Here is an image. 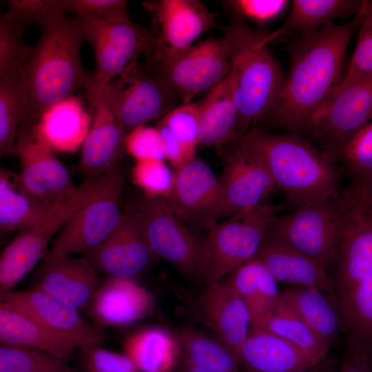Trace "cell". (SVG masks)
Returning <instances> with one entry per match:
<instances>
[{
	"label": "cell",
	"instance_id": "1",
	"mask_svg": "<svg viewBox=\"0 0 372 372\" xmlns=\"http://www.w3.org/2000/svg\"><path fill=\"white\" fill-rule=\"evenodd\" d=\"M358 21L357 14L346 24L329 21L293 43L289 73L269 112L278 124L293 132L307 130L342 79L346 52Z\"/></svg>",
	"mask_w": 372,
	"mask_h": 372
},
{
	"label": "cell",
	"instance_id": "2",
	"mask_svg": "<svg viewBox=\"0 0 372 372\" xmlns=\"http://www.w3.org/2000/svg\"><path fill=\"white\" fill-rule=\"evenodd\" d=\"M39 26V39L23 70L26 104L19 128L31 129L46 110L86 85L80 56L84 41L81 17L56 10Z\"/></svg>",
	"mask_w": 372,
	"mask_h": 372
},
{
	"label": "cell",
	"instance_id": "3",
	"mask_svg": "<svg viewBox=\"0 0 372 372\" xmlns=\"http://www.w3.org/2000/svg\"><path fill=\"white\" fill-rule=\"evenodd\" d=\"M236 142L262 161L277 189L295 209L342 196L337 162L328 152L306 140L296 135L254 129Z\"/></svg>",
	"mask_w": 372,
	"mask_h": 372
},
{
	"label": "cell",
	"instance_id": "4",
	"mask_svg": "<svg viewBox=\"0 0 372 372\" xmlns=\"http://www.w3.org/2000/svg\"><path fill=\"white\" fill-rule=\"evenodd\" d=\"M223 38L230 59L229 74L238 109V141L251 123L273 110L286 76L268 48L273 41L270 32L252 29L234 19Z\"/></svg>",
	"mask_w": 372,
	"mask_h": 372
},
{
	"label": "cell",
	"instance_id": "5",
	"mask_svg": "<svg viewBox=\"0 0 372 372\" xmlns=\"http://www.w3.org/2000/svg\"><path fill=\"white\" fill-rule=\"evenodd\" d=\"M278 208L267 203L216 223L200 240L196 278L218 281L254 258Z\"/></svg>",
	"mask_w": 372,
	"mask_h": 372
},
{
	"label": "cell",
	"instance_id": "6",
	"mask_svg": "<svg viewBox=\"0 0 372 372\" xmlns=\"http://www.w3.org/2000/svg\"><path fill=\"white\" fill-rule=\"evenodd\" d=\"M110 175L85 180L74 194L59 204L34 227L20 232L1 252V291H10L47 253L52 236L81 207L95 198L110 183Z\"/></svg>",
	"mask_w": 372,
	"mask_h": 372
},
{
	"label": "cell",
	"instance_id": "7",
	"mask_svg": "<svg viewBox=\"0 0 372 372\" xmlns=\"http://www.w3.org/2000/svg\"><path fill=\"white\" fill-rule=\"evenodd\" d=\"M342 202V225L328 266L338 300L372 273V196L347 187Z\"/></svg>",
	"mask_w": 372,
	"mask_h": 372
},
{
	"label": "cell",
	"instance_id": "8",
	"mask_svg": "<svg viewBox=\"0 0 372 372\" xmlns=\"http://www.w3.org/2000/svg\"><path fill=\"white\" fill-rule=\"evenodd\" d=\"M87 82L112 108L126 135L165 115L175 107L178 99L157 76L143 69L138 61L107 84L96 83L88 74Z\"/></svg>",
	"mask_w": 372,
	"mask_h": 372
},
{
	"label": "cell",
	"instance_id": "9",
	"mask_svg": "<svg viewBox=\"0 0 372 372\" xmlns=\"http://www.w3.org/2000/svg\"><path fill=\"white\" fill-rule=\"evenodd\" d=\"M342 211V196L315 201L276 215L268 232L327 270L338 242Z\"/></svg>",
	"mask_w": 372,
	"mask_h": 372
},
{
	"label": "cell",
	"instance_id": "10",
	"mask_svg": "<svg viewBox=\"0 0 372 372\" xmlns=\"http://www.w3.org/2000/svg\"><path fill=\"white\" fill-rule=\"evenodd\" d=\"M125 180L124 170L118 167L108 186L66 222L44 261L70 257L75 254L85 257L109 236L123 214L119 204Z\"/></svg>",
	"mask_w": 372,
	"mask_h": 372
},
{
	"label": "cell",
	"instance_id": "11",
	"mask_svg": "<svg viewBox=\"0 0 372 372\" xmlns=\"http://www.w3.org/2000/svg\"><path fill=\"white\" fill-rule=\"evenodd\" d=\"M150 68H154L150 72L186 104L222 81L229 73L231 63L222 37L192 45Z\"/></svg>",
	"mask_w": 372,
	"mask_h": 372
},
{
	"label": "cell",
	"instance_id": "12",
	"mask_svg": "<svg viewBox=\"0 0 372 372\" xmlns=\"http://www.w3.org/2000/svg\"><path fill=\"white\" fill-rule=\"evenodd\" d=\"M80 17L84 41L92 47L96 67L94 81L105 85L118 77L143 53L151 50L154 34L130 21L105 22Z\"/></svg>",
	"mask_w": 372,
	"mask_h": 372
},
{
	"label": "cell",
	"instance_id": "13",
	"mask_svg": "<svg viewBox=\"0 0 372 372\" xmlns=\"http://www.w3.org/2000/svg\"><path fill=\"white\" fill-rule=\"evenodd\" d=\"M372 121V74L335 91L307 129L333 158L341 145Z\"/></svg>",
	"mask_w": 372,
	"mask_h": 372
},
{
	"label": "cell",
	"instance_id": "14",
	"mask_svg": "<svg viewBox=\"0 0 372 372\" xmlns=\"http://www.w3.org/2000/svg\"><path fill=\"white\" fill-rule=\"evenodd\" d=\"M154 256L188 278H196L200 240L181 223L165 200L143 197L136 205Z\"/></svg>",
	"mask_w": 372,
	"mask_h": 372
},
{
	"label": "cell",
	"instance_id": "15",
	"mask_svg": "<svg viewBox=\"0 0 372 372\" xmlns=\"http://www.w3.org/2000/svg\"><path fill=\"white\" fill-rule=\"evenodd\" d=\"M174 172L173 189L165 200L180 219L209 231L225 216L220 179L196 157Z\"/></svg>",
	"mask_w": 372,
	"mask_h": 372
},
{
	"label": "cell",
	"instance_id": "16",
	"mask_svg": "<svg viewBox=\"0 0 372 372\" xmlns=\"http://www.w3.org/2000/svg\"><path fill=\"white\" fill-rule=\"evenodd\" d=\"M158 29L146 54L152 67L192 45L214 25L215 14L196 0H162L151 3Z\"/></svg>",
	"mask_w": 372,
	"mask_h": 372
},
{
	"label": "cell",
	"instance_id": "17",
	"mask_svg": "<svg viewBox=\"0 0 372 372\" xmlns=\"http://www.w3.org/2000/svg\"><path fill=\"white\" fill-rule=\"evenodd\" d=\"M17 155L21 164L18 180L32 197L56 205L76 191L66 167L35 138L31 129L18 130Z\"/></svg>",
	"mask_w": 372,
	"mask_h": 372
},
{
	"label": "cell",
	"instance_id": "18",
	"mask_svg": "<svg viewBox=\"0 0 372 372\" xmlns=\"http://www.w3.org/2000/svg\"><path fill=\"white\" fill-rule=\"evenodd\" d=\"M91 125L81 147L80 170L86 178L113 173L126 152L125 137L110 105L86 81Z\"/></svg>",
	"mask_w": 372,
	"mask_h": 372
},
{
	"label": "cell",
	"instance_id": "19",
	"mask_svg": "<svg viewBox=\"0 0 372 372\" xmlns=\"http://www.w3.org/2000/svg\"><path fill=\"white\" fill-rule=\"evenodd\" d=\"M152 256L141 216L134 207L123 212L109 236L83 258L99 273L132 279L145 269Z\"/></svg>",
	"mask_w": 372,
	"mask_h": 372
},
{
	"label": "cell",
	"instance_id": "20",
	"mask_svg": "<svg viewBox=\"0 0 372 372\" xmlns=\"http://www.w3.org/2000/svg\"><path fill=\"white\" fill-rule=\"evenodd\" d=\"M220 182L225 216H231L264 205L268 197L278 190L262 161L238 144L226 158Z\"/></svg>",
	"mask_w": 372,
	"mask_h": 372
},
{
	"label": "cell",
	"instance_id": "21",
	"mask_svg": "<svg viewBox=\"0 0 372 372\" xmlns=\"http://www.w3.org/2000/svg\"><path fill=\"white\" fill-rule=\"evenodd\" d=\"M1 303L16 309L45 326L75 340L80 349L98 345L103 334L89 324L78 310L35 287L1 291Z\"/></svg>",
	"mask_w": 372,
	"mask_h": 372
},
{
	"label": "cell",
	"instance_id": "22",
	"mask_svg": "<svg viewBox=\"0 0 372 372\" xmlns=\"http://www.w3.org/2000/svg\"><path fill=\"white\" fill-rule=\"evenodd\" d=\"M200 310L220 340L237 355L252 324L249 310L232 287L218 281L207 282L198 298Z\"/></svg>",
	"mask_w": 372,
	"mask_h": 372
},
{
	"label": "cell",
	"instance_id": "23",
	"mask_svg": "<svg viewBox=\"0 0 372 372\" xmlns=\"http://www.w3.org/2000/svg\"><path fill=\"white\" fill-rule=\"evenodd\" d=\"M254 258L278 282L293 287H316L337 298L325 268L268 231Z\"/></svg>",
	"mask_w": 372,
	"mask_h": 372
},
{
	"label": "cell",
	"instance_id": "24",
	"mask_svg": "<svg viewBox=\"0 0 372 372\" xmlns=\"http://www.w3.org/2000/svg\"><path fill=\"white\" fill-rule=\"evenodd\" d=\"M98 273L83 257L44 261L32 287L78 310L92 300L98 289Z\"/></svg>",
	"mask_w": 372,
	"mask_h": 372
},
{
	"label": "cell",
	"instance_id": "25",
	"mask_svg": "<svg viewBox=\"0 0 372 372\" xmlns=\"http://www.w3.org/2000/svg\"><path fill=\"white\" fill-rule=\"evenodd\" d=\"M156 303L152 293L131 278H110L98 287L92 312L105 326H125L151 313Z\"/></svg>",
	"mask_w": 372,
	"mask_h": 372
},
{
	"label": "cell",
	"instance_id": "26",
	"mask_svg": "<svg viewBox=\"0 0 372 372\" xmlns=\"http://www.w3.org/2000/svg\"><path fill=\"white\" fill-rule=\"evenodd\" d=\"M91 116L74 96L46 110L31 128L35 138L53 152H73L82 145Z\"/></svg>",
	"mask_w": 372,
	"mask_h": 372
},
{
	"label": "cell",
	"instance_id": "27",
	"mask_svg": "<svg viewBox=\"0 0 372 372\" xmlns=\"http://www.w3.org/2000/svg\"><path fill=\"white\" fill-rule=\"evenodd\" d=\"M238 360L241 372H304L313 366L292 344L264 330H251Z\"/></svg>",
	"mask_w": 372,
	"mask_h": 372
},
{
	"label": "cell",
	"instance_id": "28",
	"mask_svg": "<svg viewBox=\"0 0 372 372\" xmlns=\"http://www.w3.org/2000/svg\"><path fill=\"white\" fill-rule=\"evenodd\" d=\"M1 345L32 349L68 360L76 348L73 338L45 326L21 311L0 303Z\"/></svg>",
	"mask_w": 372,
	"mask_h": 372
},
{
	"label": "cell",
	"instance_id": "29",
	"mask_svg": "<svg viewBox=\"0 0 372 372\" xmlns=\"http://www.w3.org/2000/svg\"><path fill=\"white\" fill-rule=\"evenodd\" d=\"M281 293L329 349L339 341L344 327L336 297L316 287H292Z\"/></svg>",
	"mask_w": 372,
	"mask_h": 372
},
{
	"label": "cell",
	"instance_id": "30",
	"mask_svg": "<svg viewBox=\"0 0 372 372\" xmlns=\"http://www.w3.org/2000/svg\"><path fill=\"white\" fill-rule=\"evenodd\" d=\"M200 138L203 147L236 141L238 109L229 74L199 102Z\"/></svg>",
	"mask_w": 372,
	"mask_h": 372
},
{
	"label": "cell",
	"instance_id": "31",
	"mask_svg": "<svg viewBox=\"0 0 372 372\" xmlns=\"http://www.w3.org/2000/svg\"><path fill=\"white\" fill-rule=\"evenodd\" d=\"M247 304L257 330L278 302V281L257 258L242 264L230 273L227 282Z\"/></svg>",
	"mask_w": 372,
	"mask_h": 372
},
{
	"label": "cell",
	"instance_id": "32",
	"mask_svg": "<svg viewBox=\"0 0 372 372\" xmlns=\"http://www.w3.org/2000/svg\"><path fill=\"white\" fill-rule=\"evenodd\" d=\"M59 204L50 205L32 197L21 186L17 174L1 167V232H22L30 229L42 221Z\"/></svg>",
	"mask_w": 372,
	"mask_h": 372
},
{
	"label": "cell",
	"instance_id": "33",
	"mask_svg": "<svg viewBox=\"0 0 372 372\" xmlns=\"http://www.w3.org/2000/svg\"><path fill=\"white\" fill-rule=\"evenodd\" d=\"M124 350L139 372H173L181 356L177 338L161 328L134 333Z\"/></svg>",
	"mask_w": 372,
	"mask_h": 372
},
{
	"label": "cell",
	"instance_id": "34",
	"mask_svg": "<svg viewBox=\"0 0 372 372\" xmlns=\"http://www.w3.org/2000/svg\"><path fill=\"white\" fill-rule=\"evenodd\" d=\"M276 335L298 348L316 365L327 358L329 348L283 297L280 298L259 329Z\"/></svg>",
	"mask_w": 372,
	"mask_h": 372
},
{
	"label": "cell",
	"instance_id": "35",
	"mask_svg": "<svg viewBox=\"0 0 372 372\" xmlns=\"http://www.w3.org/2000/svg\"><path fill=\"white\" fill-rule=\"evenodd\" d=\"M362 3L357 0H293L285 21L270 32L271 37L274 41L289 32L303 35L317 31L335 18L356 15Z\"/></svg>",
	"mask_w": 372,
	"mask_h": 372
},
{
	"label": "cell",
	"instance_id": "36",
	"mask_svg": "<svg viewBox=\"0 0 372 372\" xmlns=\"http://www.w3.org/2000/svg\"><path fill=\"white\" fill-rule=\"evenodd\" d=\"M177 340L182 360L211 372H241L236 353L217 336L185 329Z\"/></svg>",
	"mask_w": 372,
	"mask_h": 372
},
{
	"label": "cell",
	"instance_id": "37",
	"mask_svg": "<svg viewBox=\"0 0 372 372\" xmlns=\"http://www.w3.org/2000/svg\"><path fill=\"white\" fill-rule=\"evenodd\" d=\"M333 158L349 178V188L372 196V121L347 139Z\"/></svg>",
	"mask_w": 372,
	"mask_h": 372
},
{
	"label": "cell",
	"instance_id": "38",
	"mask_svg": "<svg viewBox=\"0 0 372 372\" xmlns=\"http://www.w3.org/2000/svg\"><path fill=\"white\" fill-rule=\"evenodd\" d=\"M26 88L23 72L0 77V155L17 154V132L24 114Z\"/></svg>",
	"mask_w": 372,
	"mask_h": 372
},
{
	"label": "cell",
	"instance_id": "39",
	"mask_svg": "<svg viewBox=\"0 0 372 372\" xmlns=\"http://www.w3.org/2000/svg\"><path fill=\"white\" fill-rule=\"evenodd\" d=\"M338 302L345 335L372 343V273Z\"/></svg>",
	"mask_w": 372,
	"mask_h": 372
},
{
	"label": "cell",
	"instance_id": "40",
	"mask_svg": "<svg viewBox=\"0 0 372 372\" xmlns=\"http://www.w3.org/2000/svg\"><path fill=\"white\" fill-rule=\"evenodd\" d=\"M358 14V37L355 50L335 91L358 79L372 74V0L362 1Z\"/></svg>",
	"mask_w": 372,
	"mask_h": 372
},
{
	"label": "cell",
	"instance_id": "41",
	"mask_svg": "<svg viewBox=\"0 0 372 372\" xmlns=\"http://www.w3.org/2000/svg\"><path fill=\"white\" fill-rule=\"evenodd\" d=\"M68 360L32 349L0 347V372H54L68 366Z\"/></svg>",
	"mask_w": 372,
	"mask_h": 372
},
{
	"label": "cell",
	"instance_id": "42",
	"mask_svg": "<svg viewBox=\"0 0 372 372\" xmlns=\"http://www.w3.org/2000/svg\"><path fill=\"white\" fill-rule=\"evenodd\" d=\"M23 30L5 13L0 17V77L23 72L32 47L22 38Z\"/></svg>",
	"mask_w": 372,
	"mask_h": 372
},
{
	"label": "cell",
	"instance_id": "43",
	"mask_svg": "<svg viewBox=\"0 0 372 372\" xmlns=\"http://www.w3.org/2000/svg\"><path fill=\"white\" fill-rule=\"evenodd\" d=\"M133 183L146 197L167 200L172 191L175 172L164 160H144L135 162L131 172Z\"/></svg>",
	"mask_w": 372,
	"mask_h": 372
},
{
	"label": "cell",
	"instance_id": "44",
	"mask_svg": "<svg viewBox=\"0 0 372 372\" xmlns=\"http://www.w3.org/2000/svg\"><path fill=\"white\" fill-rule=\"evenodd\" d=\"M127 6V1L123 0H61L64 12L105 22L130 21Z\"/></svg>",
	"mask_w": 372,
	"mask_h": 372
},
{
	"label": "cell",
	"instance_id": "45",
	"mask_svg": "<svg viewBox=\"0 0 372 372\" xmlns=\"http://www.w3.org/2000/svg\"><path fill=\"white\" fill-rule=\"evenodd\" d=\"M159 123L185 143L196 148L199 145V102L175 107Z\"/></svg>",
	"mask_w": 372,
	"mask_h": 372
},
{
	"label": "cell",
	"instance_id": "46",
	"mask_svg": "<svg viewBox=\"0 0 372 372\" xmlns=\"http://www.w3.org/2000/svg\"><path fill=\"white\" fill-rule=\"evenodd\" d=\"M8 18L23 31L33 24L40 25L56 10H62L61 0H9Z\"/></svg>",
	"mask_w": 372,
	"mask_h": 372
},
{
	"label": "cell",
	"instance_id": "47",
	"mask_svg": "<svg viewBox=\"0 0 372 372\" xmlns=\"http://www.w3.org/2000/svg\"><path fill=\"white\" fill-rule=\"evenodd\" d=\"M125 148L136 161L166 158L163 140L156 127L142 125L135 128L126 135Z\"/></svg>",
	"mask_w": 372,
	"mask_h": 372
},
{
	"label": "cell",
	"instance_id": "48",
	"mask_svg": "<svg viewBox=\"0 0 372 372\" xmlns=\"http://www.w3.org/2000/svg\"><path fill=\"white\" fill-rule=\"evenodd\" d=\"M81 349L83 363L87 372H139L125 353L111 351L98 345Z\"/></svg>",
	"mask_w": 372,
	"mask_h": 372
},
{
	"label": "cell",
	"instance_id": "49",
	"mask_svg": "<svg viewBox=\"0 0 372 372\" xmlns=\"http://www.w3.org/2000/svg\"><path fill=\"white\" fill-rule=\"evenodd\" d=\"M241 16L258 23L276 19L288 8L287 0H235L228 3Z\"/></svg>",
	"mask_w": 372,
	"mask_h": 372
},
{
	"label": "cell",
	"instance_id": "50",
	"mask_svg": "<svg viewBox=\"0 0 372 372\" xmlns=\"http://www.w3.org/2000/svg\"><path fill=\"white\" fill-rule=\"evenodd\" d=\"M340 372H372V343L346 336Z\"/></svg>",
	"mask_w": 372,
	"mask_h": 372
},
{
	"label": "cell",
	"instance_id": "51",
	"mask_svg": "<svg viewBox=\"0 0 372 372\" xmlns=\"http://www.w3.org/2000/svg\"><path fill=\"white\" fill-rule=\"evenodd\" d=\"M156 127L159 131L163 140L165 158L174 169L196 157V147L179 140L164 125L159 122Z\"/></svg>",
	"mask_w": 372,
	"mask_h": 372
},
{
	"label": "cell",
	"instance_id": "52",
	"mask_svg": "<svg viewBox=\"0 0 372 372\" xmlns=\"http://www.w3.org/2000/svg\"><path fill=\"white\" fill-rule=\"evenodd\" d=\"M333 363L330 359L326 358L318 364L314 365L311 368L304 372H332Z\"/></svg>",
	"mask_w": 372,
	"mask_h": 372
},
{
	"label": "cell",
	"instance_id": "53",
	"mask_svg": "<svg viewBox=\"0 0 372 372\" xmlns=\"http://www.w3.org/2000/svg\"><path fill=\"white\" fill-rule=\"evenodd\" d=\"M178 372H211L195 366L182 360Z\"/></svg>",
	"mask_w": 372,
	"mask_h": 372
},
{
	"label": "cell",
	"instance_id": "54",
	"mask_svg": "<svg viewBox=\"0 0 372 372\" xmlns=\"http://www.w3.org/2000/svg\"><path fill=\"white\" fill-rule=\"evenodd\" d=\"M54 372H73L72 369L68 366L63 369H61L60 370L54 371Z\"/></svg>",
	"mask_w": 372,
	"mask_h": 372
}]
</instances>
